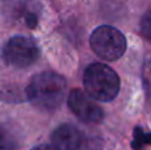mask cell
<instances>
[{"label": "cell", "instance_id": "obj_1", "mask_svg": "<svg viewBox=\"0 0 151 150\" xmlns=\"http://www.w3.org/2000/svg\"><path fill=\"white\" fill-rule=\"evenodd\" d=\"M66 90V81L53 72H42L31 80L27 87V98L41 110H55L63 104Z\"/></svg>", "mask_w": 151, "mask_h": 150}, {"label": "cell", "instance_id": "obj_2", "mask_svg": "<svg viewBox=\"0 0 151 150\" xmlns=\"http://www.w3.org/2000/svg\"><path fill=\"white\" fill-rule=\"evenodd\" d=\"M83 87L93 100L107 102L118 96L121 81L118 74L110 66L106 64L94 63L85 69Z\"/></svg>", "mask_w": 151, "mask_h": 150}, {"label": "cell", "instance_id": "obj_3", "mask_svg": "<svg viewBox=\"0 0 151 150\" xmlns=\"http://www.w3.org/2000/svg\"><path fill=\"white\" fill-rule=\"evenodd\" d=\"M90 47L98 57L114 61L125 53L127 44L119 29L110 25H101L91 33Z\"/></svg>", "mask_w": 151, "mask_h": 150}, {"label": "cell", "instance_id": "obj_4", "mask_svg": "<svg viewBox=\"0 0 151 150\" xmlns=\"http://www.w3.org/2000/svg\"><path fill=\"white\" fill-rule=\"evenodd\" d=\"M3 60L15 68H27L36 63L40 50L36 43L29 37H11L3 48Z\"/></svg>", "mask_w": 151, "mask_h": 150}, {"label": "cell", "instance_id": "obj_5", "mask_svg": "<svg viewBox=\"0 0 151 150\" xmlns=\"http://www.w3.org/2000/svg\"><path fill=\"white\" fill-rule=\"evenodd\" d=\"M68 105L76 116L86 124H98L104 120L102 108L81 89H73L69 93Z\"/></svg>", "mask_w": 151, "mask_h": 150}, {"label": "cell", "instance_id": "obj_6", "mask_svg": "<svg viewBox=\"0 0 151 150\" xmlns=\"http://www.w3.org/2000/svg\"><path fill=\"white\" fill-rule=\"evenodd\" d=\"M82 133L70 124H63L52 133V142L58 150H80L82 145Z\"/></svg>", "mask_w": 151, "mask_h": 150}, {"label": "cell", "instance_id": "obj_7", "mask_svg": "<svg viewBox=\"0 0 151 150\" xmlns=\"http://www.w3.org/2000/svg\"><path fill=\"white\" fill-rule=\"evenodd\" d=\"M11 15L15 19L23 20L29 28H33L37 23L39 4L36 0H13L11 3Z\"/></svg>", "mask_w": 151, "mask_h": 150}, {"label": "cell", "instance_id": "obj_8", "mask_svg": "<svg viewBox=\"0 0 151 150\" xmlns=\"http://www.w3.org/2000/svg\"><path fill=\"white\" fill-rule=\"evenodd\" d=\"M17 137L13 129L5 125H0V150H16Z\"/></svg>", "mask_w": 151, "mask_h": 150}, {"label": "cell", "instance_id": "obj_9", "mask_svg": "<svg viewBox=\"0 0 151 150\" xmlns=\"http://www.w3.org/2000/svg\"><path fill=\"white\" fill-rule=\"evenodd\" d=\"M131 145L135 150H142L146 145H151V133L145 132L143 128L137 126L134 129V140Z\"/></svg>", "mask_w": 151, "mask_h": 150}, {"label": "cell", "instance_id": "obj_10", "mask_svg": "<svg viewBox=\"0 0 151 150\" xmlns=\"http://www.w3.org/2000/svg\"><path fill=\"white\" fill-rule=\"evenodd\" d=\"M141 33L151 41V11L146 12L141 20Z\"/></svg>", "mask_w": 151, "mask_h": 150}, {"label": "cell", "instance_id": "obj_11", "mask_svg": "<svg viewBox=\"0 0 151 150\" xmlns=\"http://www.w3.org/2000/svg\"><path fill=\"white\" fill-rule=\"evenodd\" d=\"M31 150H58V149L53 145H39V146H36V148H33Z\"/></svg>", "mask_w": 151, "mask_h": 150}]
</instances>
